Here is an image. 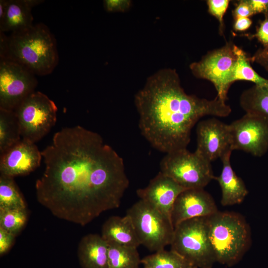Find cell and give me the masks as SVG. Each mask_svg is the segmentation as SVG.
I'll return each mask as SVG.
<instances>
[{"label":"cell","instance_id":"cell-10","mask_svg":"<svg viewBox=\"0 0 268 268\" xmlns=\"http://www.w3.org/2000/svg\"><path fill=\"white\" fill-rule=\"evenodd\" d=\"M37 84L36 75L26 67L0 59V108L14 111Z\"/></svg>","mask_w":268,"mask_h":268},{"label":"cell","instance_id":"cell-9","mask_svg":"<svg viewBox=\"0 0 268 268\" xmlns=\"http://www.w3.org/2000/svg\"><path fill=\"white\" fill-rule=\"evenodd\" d=\"M234 44L227 42L223 47L209 52L198 62L190 66L192 74L198 78L210 81L217 91V97L225 101L232 84L231 77L237 57Z\"/></svg>","mask_w":268,"mask_h":268},{"label":"cell","instance_id":"cell-7","mask_svg":"<svg viewBox=\"0 0 268 268\" xmlns=\"http://www.w3.org/2000/svg\"><path fill=\"white\" fill-rule=\"evenodd\" d=\"M160 169L185 189H204L215 178L211 163L187 148L166 153Z\"/></svg>","mask_w":268,"mask_h":268},{"label":"cell","instance_id":"cell-21","mask_svg":"<svg viewBox=\"0 0 268 268\" xmlns=\"http://www.w3.org/2000/svg\"><path fill=\"white\" fill-rule=\"evenodd\" d=\"M21 139L20 126L15 112L0 108V154Z\"/></svg>","mask_w":268,"mask_h":268},{"label":"cell","instance_id":"cell-15","mask_svg":"<svg viewBox=\"0 0 268 268\" xmlns=\"http://www.w3.org/2000/svg\"><path fill=\"white\" fill-rule=\"evenodd\" d=\"M185 190L172 179L159 171L146 187L138 189L136 192L140 200L149 203L171 219L174 202Z\"/></svg>","mask_w":268,"mask_h":268},{"label":"cell","instance_id":"cell-19","mask_svg":"<svg viewBox=\"0 0 268 268\" xmlns=\"http://www.w3.org/2000/svg\"><path fill=\"white\" fill-rule=\"evenodd\" d=\"M32 8L29 0H7L5 15L0 22V32L12 33L32 26Z\"/></svg>","mask_w":268,"mask_h":268},{"label":"cell","instance_id":"cell-16","mask_svg":"<svg viewBox=\"0 0 268 268\" xmlns=\"http://www.w3.org/2000/svg\"><path fill=\"white\" fill-rule=\"evenodd\" d=\"M231 153L226 154L220 159L222 163V171L218 176L214 178L221 188L220 202L224 206L242 203L248 194L244 181L236 174L232 167Z\"/></svg>","mask_w":268,"mask_h":268},{"label":"cell","instance_id":"cell-11","mask_svg":"<svg viewBox=\"0 0 268 268\" xmlns=\"http://www.w3.org/2000/svg\"><path fill=\"white\" fill-rule=\"evenodd\" d=\"M232 149L261 157L268 150V120L246 113L229 125Z\"/></svg>","mask_w":268,"mask_h":268},{"label":"cell","instance_id":"cell-12","mask_svg":"<svg viewBox=\"0 0 268 268\" xmlns=\"http://www.w3.org/2000/svg\"><path fill=\"white\" fill-rule=\"evenodd\" d=\"M195 151L209 162L233 151L229 125L216 118L198 123Z\"/></svg>","mask_w":268,"mask_h":268},{"label":"cell","instance_id":"cell-14","mask_svg":"<svg viewBox=\"0 0 268 268\" xmlns=\"http://www.w3.org/2000/svg\"><path fill=\"white\" fill-rule=\"evenodd\" d=\"M218 211L213 198L204 189H186L174 202L171 220L175 227L184 221L196 217H209Z\"/></svg>","mask_w":268,"mask_h":268},{"label":"cell","instance_id":"cell-4","mask_svg":"<svg viewBox=\"0 0 268 268\" xmlns=\"http://www.w3.org/2000/svg\"><path fill=\"white\" fill-rule=\"evenodd\" d=\"M208 238L216 262L229 267L237 264L251 244L250 226L240 214L218 211L207 217Z\"/></svg>","mask_w":268,"mask_h":268},{"label":"cell","instance_id":"cell-2","mask_svg":"<svg viewBox=\"0 0 268 268\" xmlns=\"http://www.w3.org/2000/svg\"><path fill=\"white\" fill-rule=\"evenodd\" d=\"M134 101L141 134L165 153L187 148L192 130L202 117H226L231 112L230 106L217 96L208 100L187 94L176 69L170 68L149 76Z\"/></svg>","mask_w":268,"mask_h":268},{"label":"cell","instance_id":"cell-18","mask_svg":"<svg viewBox=\"0 0 268 268\" xmlns=\"http://www.w3.org/2000/svg\"><path fill=\"white\" fill-rule=\"evenodd\" d=\"M101 236L108 243L138 248L140 245L130 217L112 216L103 224Z\"/></svg>","mask_w":268,"mask_h":268},{"label":"cell","instance_id":"cell-25","mask_svg":"<svg viewBox=\"0 0 268 268\" xmlns=\"http://www.w3.org/2000/svg\"><path fill=\"white\" fill-rule=\"evenodd\" d=\"M26 203L14 178L0 175V209H26Z\"/></svg>","mask_w":268,"mask_h":268},{"label":"cell","instance_id":"cell-22","mask_svg":"<svg viewBox=\"0 0 268 268\" xmlns=\"http://www.w3.org/2000/svg\"><path fill=\"white\" fill-rule=\"evenodd\" d=\"M108 268H139L137 248L108 243Z\"/></svg>","mask_w":268,"mask_h":268},{"label":"cell","instance_id":"cell-34","mask_svg":"<svg viewBox=\"0 0 268 268\" xmlns=\"http://www.w3.org/2000/svg\"><path fill=\"white\" fill-rule=\"evenodd\" d=\"M252 21L249 17H241L235 20L234 29L237 31H242L248 29L252 25Z\"/></svg>","mask_w":268,"mask_h":268},{"label":"cell","instance_id":"cell-29","mask_svg":"<svg viewBox=\"0 0 268 268\" xmlns=\"http://www.w3.org/2000/svg\"><path fill=\"white\" fill-rule=\"evenodd\" d=\"M16 236L0 227V256L7 254L12 247Z\"/></svg>","mask_w":268,"mask_h":268},{"label":"cell","instance_id":"cell-26","mask_svg":"<svg viewBox=\"0 0 268 268\" xmlns=\"http://www.w3.org/2000/svg\"><path fill=\"white\" fill-rule=\"evenodd\" d=\"M28 220L27 209H0V227L17 236Z\"/></svg>","mask_w":268,"mask_h":268},{"label":"cell","instance_id":"cell-5","mask_svg":"<svg viewBox=\"0 0 268 268\" xmlns=\"http://www.w3.org/2000/svg\"><path fill=\"white\" fill-rule=\"evenodd\" d=\"M171 250L197 268H212L216 262L207 232V217L184 221L174 227Z\"/></svg>","mask_w":268,"mask_h":268},{"label":"cell","instance_id":"cell-1","mask_svg":"<svg viewBox=\"0 0 268 268\" xmlns=\"http://www.w3.org/2000/svg\"><path fill=\"white\" fill-rule=\"evenodd\" d=\"M41 153L45 169L36 196L53 215L84 226L119 207L129 180L122 158L98 133L64 128Z\"/></svg>","mask_w":268,"mask_h":268},{"label":"cell","instance_id":"cell-17","mask_svg":"<svg viewBox=\"0 0 268 268\" xmlns=\"http://www.w3.org/2000/svg\"><path fill=\"white\" fill-rule=\"evenodd\" d=\"M109 243L101 235L88 234L80 239L77 254L82 268H108Z\"/></svg>","mask_w":268,"mask_h":268},{"label":"cell","instance_id":"cell-20","mask_svg":"<svg viewBox=\"0 0 268 268\" xmlns=\"http://www.w3.org/2000/svg\"><path fill=\"white\" fill-rule=\"evenodd\" d=\"M240 104L246 113L268 120V84L254 85L245 90L240 96Z\"/></svg>","mask_w":268,"mask_h":268},{"label":"cell","instance_id":"cell-27","mask_svg":"<svg viewBox=\"0 0 268 268\" xmlns=\"http://www.w3.org/2000/svg\"><path fill=\"white\" fill-rule=\"evenodd\" d=\"M230 1L229 0H208L207 4L209 13L218 21L220 30L222 33L223 28V16L226 12Z\"/></svg>","mask_w":268,"mask_h":268},{"label":"cell","instance_id":"cell-32","mask_svg":"<svg viewBox=\"0 0 268 268\" xmlns=\"http://www.w3.org/2000/svg\"><path fill=\"white\" fill-rule=\"evenodd\" d=\"M251 61L259 64L268 71V46L258 50L251 57Z\"/></svg>","mask_w":268,"mask_h":268},{"label":"cell","instance_id":"cell-28","mask_svg":"<svg viewBox=\"0 0 268 268\" xmlns=\"http://www.w3.org/2000/svg\"><path fill=\"white\" fill-rule=\"evenodd\" d=\"M131 0H104L103 7L109 12H124L132 6Z\"/></svg>","mask_w":268,"mask_h":268},{"label":"cell","instance_id":"cell-3","mask_svg":"<svg viewBox=\"0 0 268 268\" xmlns=\"http://www.w3.org/2000/svg\"><path fill=\"white\" fill-rule=\"evenodd\" d=\"M0 59L16 62L36 75L50 74L59 61L56 40L47 25L42 23L33 24L10 33L6 51Z\"/></svg>","mask_w":268,"mask_h":268},{"label":"cell","instance_id":"cell-6","mask_svg":"<svg viewBox=\"0 0 268 268\" xmlns=\"http://www.w3.org/2000/svg\"><path fill=\"white\" fill-rule=\"evenodd\" d=\"M140 245L157 252L171 244L174 227L171 219L149 203L139 200L127 211Z\"/></svg>","mask_w":268,"mask_h":268},{"label":"cell","instance_id":"cell-23","mask_svg":"<svg viewBox=\"0 0 268 268\" xmlns=\"http://www.w3.org/2000/svg\"><path fill=\"white\" fill-rule=\"evenodd\" d=\"M143 268H197L175 251L165 249L141 260Z\"/></svg>","mask_w":268,"mask_h":268},{"label":"cell","instance_id":"cell-31","mask_svg":"<svg viewBox=\"0 0 268 268\" xmlns=\"http://www.w3.org/2000/svg\"><path fill=\"white\" fill-rule=\"evenodd\" d=\"M253 14H254V13L248 0L239 1L233 11V15L235 20L241 17H249Z\"/></svg>","mask_w":268,"mask_h":268},{"label":"cell","instance_id":"cell-30","mask_svg":"<svg viewBox=\"0 0 268 268\" xmlns=\"http://www.w3.org/2000/svg\"><path fill=\"white\" fill-rule=\"evenodd\" d=\"M252 37L257 38L264 47L268 46V14L265 15V19L260 22Z\"/></svg>","mask_w":268,"mask_h":268},{"label":"cell","instance_id":"cell-24","mask_svg":"<svg viewBox=\"0 0 268 268\" xmlns=\"http://www.w3.org/2000/svg\"><path fill=\"white\" fill-rule=\"evenodd\" d=\"M233 50L237 60L233 69L231 82L237 80L251 81L255 85H263L268 84V79L260 76L252 67L246 53L241 48L234 45Z\"/></svg>","mask_w":268,"mask_h":268},{"label":"cell","instance_id":"cell-13","mask_svg":"<svg viewBox=\"0 0 268 268\" xmlns=\"http://www.w3.org/2000/svg\"><path fill=\"white\" fill-rule=\"evenodd\" d=\"M42 158L35 143L21 139L0 154V175L13 178L27 175L40 166Z\"/></svg>","mask_w":268,"mask_h":268},{"label":"cell","instance_id":"cell-33","mask_svg":"<svg viewBox=\"0 0 268 268\" xmlns=\"http://www.w3.org/2000/svg\"><path fill=\"white\" fill-rule=\"evenodd\" d=\"M255 14H268V0H248Z\"/></svg>","mask_w":268,"mask_h":268},{"label":"cell","instance_id":"cell-8","mask_svg":"<svg viewBox=\"0 0 268 268\" xmlns=\"http://www.w3.org/2000/svg\"><path fill=\"white\" fill-rule=\"evenodd\" d=\"M58 108L47 95L35 91L14 111L19 122L21 138L33 143L40 140L54 126Z\"/></svg>","mask_w":268,"mask_h":268}]
</instances>
